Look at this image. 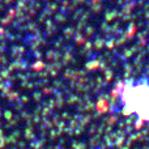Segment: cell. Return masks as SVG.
Here are the masks:
<instances>
[{
    "label": "cell",
    "instance_id": "obj_1",
    "mask_svg": "<svg viewBox=\"0 0 149 149\" xmlns=\"http://www.w3.org/2000/svg\"><path fill=\"white\" fill-rule=\"evenodd\" d=\"M118 98L126 114L149 122V79L124 82Z\"/></svg>",
    "mask_w": 149,
    "mask_h": 149
}]
</instances>
